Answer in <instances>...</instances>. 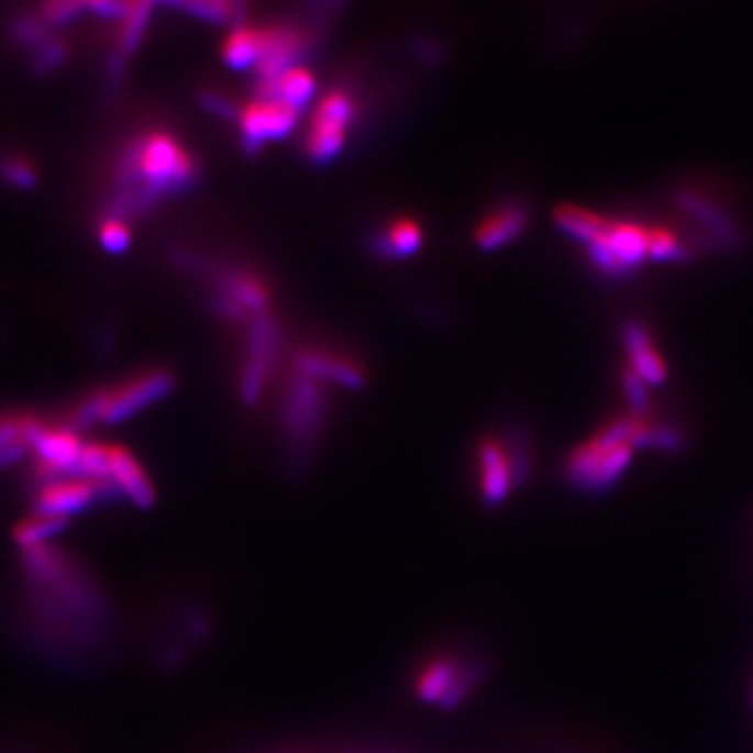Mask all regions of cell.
<instances>
[{
  "instance_id": "cell-4",
  "label": "cell",
  "mask_w": 753,
  "mask_h": 753,
  "mask_svg": "<svg viewBox=\"0 0 753 753\" xmlns=\"http://www.w3.org/2000/svg\"><path fill=\"white\" fill-rule=\"evenodd\" d=\"M354 111V99L344 90H333L323 97L306 139V151L314 162H329L342 151Z\"/></svg>"
},
{
  "instance_id": "cell-1",
  "label": "cell",
  "mask_w": 753,
  "mask_h": 753,
  "mask_svg": "<svg viewBox=\"0 0 753 753\" xmlns=\"http://www.w3.org/2000/svg\"><path fill=\"white\" fill-rule=\"evenodd\" d=\"M634 414L613 419L572 452L565 463L569 484L586 492H602L616 486L634 458Z\"/></svg>"
},
{
  "instance_id": "cell-26",
  "label": "cell",
  "mask_w": 753,
  "mask_h": 753,
  "mask_svg": "<svg viewBox=\"0 0 753 753\" xmlns=\"http://www.w3.org/2000/svg\"><path fill=\"white\" fill-rule=\"evenodd\" d=\"M622 386H624L625 402L632 410V414L634 417H646L649 414V391H646L645 379L641 375H636L630 366H624Z\"/></svg>"
},
{
  "instance_id": "cell-7",
  "label": "cell",
  "mask_w": 753,
  "mask_h": 753,
  "mask_svg": "<svg viewBox=\"0 0 753 753\" xmlns=\"http://www.w3.org/2000/svg\"><path fill=\"white\" fill-rule=\"evenodd\" d=\"M475 669L463 667L451 657H438L421 669L417 695L425 704H440L451 710L461 704L475 685Z\"/></svg>"
},
{
  "instance_id": "cell-25",
  "label": "cell",
  "mask_w": 753,
  "mask_h": 753,
  "mask_svg": "<svg viewBox=\"0 0 753 753\" xmlns=\"http://www.w3.org/2000/svg\"><path fill=\"white\" fill-rule=\"evenodd\" d=\"M180 9L193 13L195 18L215 23L235 22L239 20V13H241L239 4L224 2V0H220V2H187V4H180Z\"/></svg>"
},
{
  "instance_id": "cell-16",
  "label": "cell",
  "mask_w": 753,
  "mask_h": 753,
  "mask_svg": "<svg viewBox=\"0 0 753 753\" xmlns=\"http://www.w3.org/2000/svg\"><path fill=\"white\" fill-rule=\"evenodd\" d=\"M301 375L317 381H331L344 388H361L365 384L363 368L340 354H329L323 350L301 352L298 358Z\"/></svg>"
},
{
  "instance_id": "cell-6",
  "label": "cell",
  "mask_w": 753,
  "mask_h": 753,
  "mask_svg": "<svg viewBox=\"0 0 753 753\" xmlns=\"http://www.w3.org/2000/svg\"><path fill=\"white\" fill-rule=\"evenodd\" d=\"M118 495L113 484L95 481L87 477H53L46 479L36 495V513L64 517L88 509L92 502Z\"/></svg>"
},
{
  "instance_id": "cell-24",
  "label": "cell",
  "mask_w": 753,
  "mask_h": 753,
  "mask_svg": "<svg viewBox=\"0 0 753 753\" xmlns=\"http://www.w3.org/2000/svg\"><path fill=\"white\" fill-rule=\"evenodd\" d=\"M649 258L655 262H683L689 258V247L672 229L649 224Z\"/></svg>"
},
{
  "instance_id": "cell-12",
  "label": "cell",
  "mask_w": 753,
  "mask_h": 753,
  "mask_svg": "<svg viewBox=\"0 0 753 753\" xmlns=\"http://www.w3.org/2000/svg\"><path fill=\"white\" fill-rule=\"evenodd\" d=\"M173 389V377L168 373H150L136 377L115 391H106L103 421L118 423L145 409L151 402L164 398Z\"/></svg>"
},
{
  "instance_id": "cell-22",
  "label": "cell",
  "mask_w": 753,
  "mask_h": 753,
  "mask_svg": "<svg viewBox=\"0 0 753 753\" xmlns=\"http://www.w3.org/2000/svg\"><path fill=\"white\" fill-rule=\"evenodd\" d=\"M222 57L226 64L235 67V69H245L250 65L258 64V30L245 27V25L235 27V32L222 44Z\"/></svg>"
},
{
  "instance_id": "cell-11",
  "label": "cell",
  "mask_w": 753,
  "mask_h": 753,
  "mask_svg": "<svg viewBox=\"0 0 753 753\" xmlns=\"http://www.w3.org/2000/svg\"><path fill=\"white\" fill-rule=\"evenodd\" d=\"M676 199L683 206V210L708 231V237L718 247L734 250L741 245V239H743L741 226L727 212V208L718 203L716 199H711L710 195L701 193L697 189H683L678 191Z\"/></svg>"
},
{
  "instance_id": "cell-10",
  "label": "cell",
  "mask_w": 753,
  "mask_h": 753,
  "mask_svg": "<svg viewBox=\"0 0 753 753\" xmlns=\"http://www.w3.org/2000/svg\"><path fill=\"white\" fill-rule=\"evenodd\" d=\"M477 472L484 502L488 507L502 505L517 481L516 461L511 452L495 438L484 440L477 452Z\"/></svg>"
},
{
  "instance_id": "cell-15",
  "label": "cell",
  "mask_w": 753,
  "mask_h": 753,
  "mask_svg": "<svg viewBox=\"0 0 753 753\" xmlns=\"http://www.w3.org/2000/svg\"><path fill=\"white\" fill-rule=\"evenodd\" d=\"M109 479L118 495L126 496L132 505L141 509L153 507L155 492L150 477L126 449L109 446Z\"/></svg>"
},
{
  "instance_id": "cell-21",
  "label": "cell",
  "mask_w": 753,
  "mask_h": 753,
  "mask_svg": "<svg viewBox=\"0 0 753 753\" xmlns=\"http://www.w3.org/2000/svg\"><path fill=\"white\" fill-rule=\"evenodd\" d=\"M421 241H423L421 226H419L414 220L400 218V220L391 222L388 226V231L381 235L379 250H381L386 256L402 258V256L414 254V252L421 247Z\"/></svg>"
},
{
  "instance_id": "cell-9",
  "label": "cell",
  "mask_w": 753,
  "mask_h": 753,
  "mask_svg": "<svg viewBox=\"0 0 753 753\" xmlns=\"http://www.w3.org/2000/svg\"><path fill=\"white\" fill-rule=\"evenodd\" d=\"M298 122V109L279 99H256L239 113V129L247 150H258L266 141L289 134Z\"/></svg>"
},
{
  "instance_id": "cell-14",
  "label": "cell",
  "mask_w": 753,
  "mask_h": 753,
  "mask_svg": "<svg viewBox=\"0 0 753 753\" xmlns=\"http://www.w3.org/2000/svg\"><path fill=\"white\" fill-rule=\"evenodd\" d=\"M622 342L628 354V366L641 375L646 386H662L666 384L667 365L660 347L643 321L628 319L622 324Z\"/></svg>"
},
{
  "instance_id": "cell-28",
  "label": "cell",
  "mask_w": 753,
  "mask_h": 753,
  "mask_svg": "<svg viewBox=\"0 0 753 753\" xmlns=\"http://www.w3.org/2000/svg\"><path fill=\"white\" fill-rule=\"evenodd\" d=\"M101 243L108 252H124L129 247L130 233L122 220H108L101 229Z\"/></svg>"
},
{
  "instance_id": "cell-3",
  "label": "cell",
  "mask_w": 753,
  "mask_h": 753,
  "mask_svg": "<svg viewBox=\"0 0 753 753\" xmlns=\"http://www.w3.org/2000/svg\"><path fill=\"white\" fill-rule=\"evenodd\" d=\"M588 259L613 279L632 275L649 258V224L607 218L601 231L584 243Z\"/></svg>"
},
{
  "instance_id": "cell-20",
  "label": "cell",
  "mask_w": 753,
  "mask_h": 753,
  "mask_svg": "<svg viewBox=\"0 0 753 753\" xmlns=\"http://www.w3.org/2000/svg\"><path fill=\"white\" fill-rule=\"evenodd\" d=\"M555 222L567 237L576 239L584 245L601 231L607 222V215L597 214L574 203H563L555 210Z\"/></svg>"
},
{
  "instance_id": "cell-17",
  "label": "cell",
  "mask_w": 753,
  "mask_h": 753,
  "mask_svg": "<svg viewBox=\"0 0 753 753\" xmlns=\"http://www.w3.org/2000/svg\"><path fill=\"white\" fill-rule=\"evenodd\" d=\"M528 224V212L521 203H505L484 215L475 226V243L492 252L523 233Z\"/></svg>"
},
{
  "instance_id": "cell-13",
  "label": "cell",
  "mask_w": 753,
  "mask_h": 753,
  "mask_svg": "<svg viewBox=\"0 0 753 753\" xmlns=\"http://www.w3.org/2000/svg\"><path fill=\"white\" fill-rule=\"evenodd\" d=\"M259 57L258 67L262 80H273L285 69L294 67V62L300 57L306 36L298 27L291 25H275L258 30Z\"/></svg>"
},
{
  "instance_id": "cell-18",
  "label": "cell",
  "mask_w": 753,
  "mask_h": 753,
  "mask_svg": "<svg viewBox=\"0 0 753 753\" xmlns=\"http://www.w3.org/2000/svg\"><path fill=\"white\" fill-rule=\"evenodd\" d=\"M222 312L229 317H245L252 314L254 319L262 317L268 306V289L262 280L237 273L224 280V294L220 298Z\"/></svg>"
},
{
  "instance_id": "cell-29",
  "label": "cell",
  "mask_w": 753,
  "mask_h": 753,
  "mask_svg": "<svg viewBox=\"0 0 753 753\" xmlns=\"http://www.w3.org/2000/svg\"><path fill=\"white\" fill-rule=\"evenodd\" d=\"M4 174H7V178H11L18 185H32L34 182V174L22 164H7Z\"/></svg>"
},
{
  "instance_id": "cell-2",
  "label": "cell",
  "mask_w": 753,
  "mask_h": 753,
  "mask_svg": "<svg viewBox=\"0 0 753 753\" xmlns=\"http://www.w3.org/2000/svg\"><path fill=\"white\" fill-rule=\"evenodd\" d=\"M195 162L174 136L166 132H151L136 141L124 159L122 178L126 185H139L136 201L147 203L153 197L173 193L191 182Z\"/></svg>"
},
{
  "instance_id": "cell-27",
  "label": "cell",
  "mask_w": 753,
  "mask_h": 753,
  "mask_svg": "<svg viewBox=\"0 0 753 753\" xmlns=\"http://www.w3.org/2000/svg\"><path fill=\"white\" fill-rule=\"evenodd\" d=\"M150 4H134V9L130 11L129 23L124 27V51L126 53H132L141 41L143 30L147 25V18H150Z\"/></svg>"
},
{
  "instance_id": "cell-5",
  "label": "cell",
  "mask_w": 753,
  "mask_h": 753,
  "mask_svg": "<svg viewBox=\"0 0 753 753\" xmlns=\"http://www.w3.org/2000/svg\"><path fill=\"white\" fill-rule=\"evenodd\" d=\"M285 433L289 442L306 451L319 435L323 421V391L321 381L301 375L294 379L285 400Z\"/></svg>"
},
{
  "instance_id": "cell-23",
  "label": "cell",
  "mask_w": 753,
  "mask_h": 753,
  "mask_svg": "<svg viewBox=\"0 0 753 753\" xmlns=\"http://www.w3.org/2000/svg\"><path fill=\"white\" fill-rule=\"evenodd\" d=\"M67 525V519L64 517L41 516L36 513L30 519L22 521L15 530V540L18 544L25 549H34V546H43L44 540L57 536L59 532H64Z\"/></svg>"
},
{
  "instance_id": "cell-19",
  "label": "cell",
  "mask_w": 753,
  "mask_h": 753,
  "mask_svg": "<svg viewBox=\"0 0 753 753\" xmlns=\"http://www.w3.org/2000/svg\"><path fill=\"white\" fill-rule=\"evenodd\" d=\"M314 90H317L314 76L308 69L294 65L273 80H262L259 97L262 99H279L283 103L300 111L301 106L312 99Z\"/></svg>"
},
{
  "instance_id": "cell-8",
  "label": "cell",
  "mask_w": 753,
  "mask_h": 753,
  "mask_svg": "<svg viewBox=\"0 0 753 753\" xmlns=\"http://www.w3.org/2000/svg\"><path fill=\"white\" fill-rule=\"evenodd\" d=\"M277 340L279 333L270 317L262 314L252 321L247 361L241 375V396L245 405H256L264 391V384L270 375V366L277 352Z\"/></svg>"
}]
</instances>
